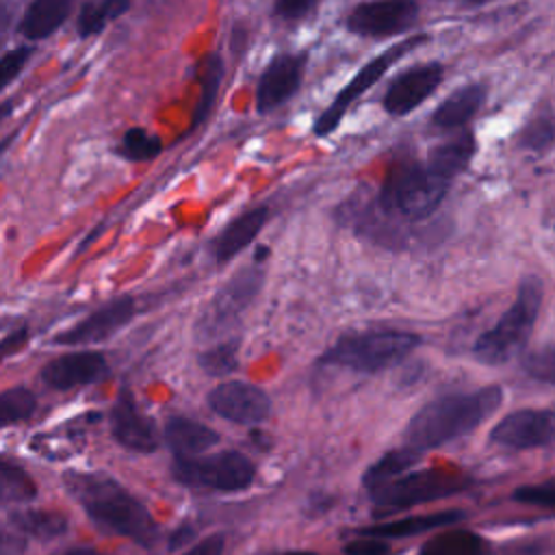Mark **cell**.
<instances>
[{"label":"cell","mask_w":555,"mask_h":555,"mask_svg":"<svg viewBox=\"0 0 555 555\" xmlns=\"http://www.w3.org/2000/svg\"><path fill=\"white\" fill-rule=\"evenodd\" d=\"M63 483L102 529L126 535L143 546H150L156 540L158 527L145 505L113 477L104 473L69 470L63 475Z\"/></svg>","instance_id":"cell-1"},{"label":"cell","mask_w":555,"mask_h":555,"mask_svg":"<svg viewBox=\"0 0 555 555\" xmlns=\"http://www.w3.org/2000/svg\"><path fill=\"white\" fill-rule=\"evenodd\" d=\"M503 401L499 386H483L473 392L447 395L423 405L405 427L410 447L425 451L455 440L479 427Z\"/></svg>","instance_id":"cell-2"},{"label":"cell","mask_w":555,"mask_h":555,"mask_svg":"<svg viewBox=\"0 0 555 555\" xmlns=\"http://www.w3.org/2000/svg\"><path fill=\"white\" fill-rule=\"evenodd\" d=\"M449 186L425 163L399 160L382 182L377 206L388 217L418 221L438 210Z\"/></svg>","instance_id":"cell-3"},{"label":"cell","mask_w":555,"mask_h":555,"mask_svg":"<svg viewBox=\"0 0 555 555\" xmlns=\"http://www.w3.org/2000/svg\"><path fill=\"white\" fill-rule=\"evenodd\" d=\"M544 288L535 275H529L520 282L516 299L501 314V319L486 330L473 347V353L483 364H503L514 358L527 345L540 306H542Z\"/></svg>","instance_id":"cell-4"},{"label":"cell","mask_w":555,"mask_h":555,"mask_svg":"<svg viewBox=\"0 0 555 555\" xmlns=\"http://www.w3.org/2000/svg\"><path fill=\"white\" fill-rule=\"evenodd\" d=\"M421 345V336L403 330H366L340 336L321 364L343 366L356 373H379L405 360Z\"/></svg>","instance_id":"cell-5"},{"label":"cell","mask_w":555,"mask_h":555,"mask_svg":"<svg viewBox=\"0 0 555 555\" xmlns=\"http://www.w3.org/2000/svg\"><path fill=\"white\" fill-rule=\"evenodd\" d=\"M264 269L258 264L236 271L199 312L193 334L197 340H215L238 325L245 310L251 306L262 288Z\"/></svg>","instance_id":"cell-6"},{"label":"cell","mask_w":555,"mask_h":555,"mask_svg":"<svg viewBox=\"0 0 555 555\" xmlns=\"http://www.w3.org/2000/svg\"><path fill=\"white\" fill-rule=\"evenodd\" d=\"M171 475L178 483L189 488L236 492L254 481V464L238 451H219L199 457H176Z\"/></svg>","instance_id":"cell-7"},{"label":"cell","mask_w":555,"mask_h":555,"mask_svg":"<svg viewBox=\"0 0 555 555\" xmlns=\"http://www.w3.org/2000/svg\"><path fill=\"white\" fill-rule=\"evenodd\" d=\"M423 41H427V35H414L410 39H403L395 46H390L388 50H384L382 54H377L375 59H371L362 69H358V74L351 78V82L347 87H343L338 91V95L334 98V102L314 119L312 124V132L314 137H330L343 121V117L347 115V111L356 104V100L369 91L375 82L382 80V76L408 52H412L414 48H418Z\"/></svg>","instance_id":"cell-8"},{"label":"cell","mask_w":555,"mask_h":555,"mask_svg":"<svg viewBox=\"0 0 555 555\" xmlns=\"http://www.w3.org/2000/svg\"><path fill=\"white\" fill-rule=\"evenodd\" d=\"M466 477L444 468H425L401 475L375 490H371V499L382 509H401L416 503H425L431 499L449 496L462 488H466Z\"/></svg>","instance_id":"cell-9"},{"label":"cell","mask_w":555,"mask_h":555,"mask_svg":"<svg viewBox=\"0 0 555 555\" xmlns=\"http://www.w3.org/2000/svg\"><path fill=\"white\" fill-rule=\"evenodd\" d=\"M418 15L416 0H366L349 11L345 24L360 37H395L410 30Z\"/></svg>","instance_id":"cell-10"},{"label":"cell","mask_w":555,"mask_h":555,"mask_svg":"<svg viewBox=\"0 0 555 555\" xmlns=\"http://www.w3.org/2000/svg\"><path fill=\"white\" fill-rule=\"evenodd\" d=\"M490 440L507 449H551L555 447V412L516 410L492 427Z\"/></svg>","instance_id":"cell-11"},{"label":"cell","mask_w":555,"mask_h":555,"mask_svg":"<svg viewBox=\"0 0 555 555\" xmlns=\"http://www.w3.org/2000/svg\"><path fill=\"white\" fill-rule=\"evenodd\" d=\"M134 312H137V306L130 295L115 297V299L106 301L104 306H100L98 310H93L91 314H87L76 325L56 334L54 343L74 347V345H95V343L108 340L124 325L130 323Z\"/></svg>","instance_id":"cell-12"},{"label":"cell","mask_w":555,"mask_h":555,"mask_svg":"<svg viewBox=\"0 0 555 555\" xmlns=\"http://www.w3.org/2000/svg\"><path fill=\"white\" fill-rule=\"evenodd\" d=\"M208 405L215 414L241 425L262 423L271 412V401L267 392L241 379L217 384L208 392Z\"/></svg>","instance_id":"cell-13"},{"label":"cell","mask_w":555,"mask_h":555,"mask_svg":"<svg viewBox=\"0 0 555 555\" xmlns=\"http://www.w3.org/2000/svg\"><path fill=\"white\" fill-rule=\"evenodd\" d=\"M306 52L278 54L264 67L256 87V111L267 115L288 102L301 87L306 72Z\"/></svg>","instance_id":"cell-14"},{"label":"cell","mask_w":555,"mask_h":555,"mask_svg":"<svg viewBox=\"0 0 555 555\" xmlns=\"http://www.w3.org/2000/svg\"><path fill=\"white\" fill-rule=\"evenodd\" d=\"M444 67L436 61L401 72L384 93L382 106L392 117H403L421 106L442 82Z\"/></svg>","instance_id":"cell-15"},{"label":"cell","mask_w":555,"mask_h":555,"mask_svg":"<svg viewBox=\"0 0 555 555\" xmlns=\"http://www.w3.org/2000/svg\"><path fill=\"white\" fill-rule=\"evenodd\" d=\"M108 373L106 358L100 351H74L50 360L41 369V379L56 390L93 384Z\"/></svg>","instance_id":"cell-16"},{"label":"cell","mask_w":555,"mask_h":555,"mask_svg":"<svg viewBox=\"0 0 555 555\" xmlns=\"http://www.w3.org/2000/svg\"><path fill=\"white\" fill-rule=\"evenodd\" d=\"M111 429L115 440L130 451L150 453L158 447V434L152 421L137 408L128 390L119 392L111 410Z\"/></svg>","instance_id":"cell-17"},{"label":"cell","mask_w":555,"mask_h":555,"mask_svg":"<svg viewBox=\"0 0 555 555\" xmlns=\"http://www.w3.org/2000/svg\"><path fill=\"white\" fill-rule=\"evenodd\" d=\"M269 217H271L269 206H256L234 217L210 243L215 262L223 264V262H230L234 256H238L260 234Z\"/></svg>","instance_id":"cell-18"},{"label":"cell","mask_w":555,"mask_h":555,"mask_svg":"<svg viewBox=\"0 0 555 555\" xmlns=\"http://www.w3.org/2000/svg\"><path fill=\"white\" fill-rule=\"evenodd\" d=\"M477 152V141L470 130H462L451 139L438 143L429 150L425 165L438 176L442 182L451 184L460 173H464Z\"/></svg>","instance_id":"cell-19"},{"label":"cell","mask_w":555,"mask_h":555,"mask_svg":"<svg viewBox=\"0 0 555 555\" xmlns=\"http://www.w3.org/2000/svg\"><path fill=\"white\" fill-rule=\"evenodd\" d=\"M483 100H486V87L481 82L464 85L436 106L431 115V124L440 130L462 128L477 115Z\"/></svg>","instance_id":"cell-20"},{"label":"cell","mask_w":555,"mask_h":555,"mask_svg":"<svg viewBox=\"0 0 555 555\" xmlns=\"http://www.w3.org/2000/svg\"><path fill=\"white\" fill-rule=\"evenodd\" d=\"M74 0H30L17 30L28 41H41L56 33L69 17Z\"/></svg>","instance_id":"cell-21"},{"label":"cell","mask_w":555,"mask_h":555,"mask_svg":"<svg viewBox=\"0 0 555 555\" xmlns=\"http://www.w3.org/2000/svg\"><path fill=\"white\" fill-rule=\"evenodd\" d=\"M165 440L178 457H191L215 447L219 442V434L199 421L171 416L165 423Z\"/></svg>","instance_id":"cell-22"},{"label":"cell","mask_w":555,"mask_h":555,"mask_svg":"<svg viewBox=\"0 0 555 555\" xmlns=\"http://www.w3.org/2000/svg\"><path fill=\"white\" fill-rule=\"evenodd\" d=\"M464 514L462 512H438V514H425V516H410V518H399V520H388V522H379V525H371V527H362L356 533L358 535H366V538H410L416 533H425L431 529H438L442 525H451L455 520H460Z\"/></svg>","instance_id":"cell-23"},{"label":"cell","mask_w":555,"mask_h":555,"mask_svg":"<svg viewBox=\"0 0 555 555\" xmlns=\"http://www.w3.org/2000/svg\"><path fill=\"white\" fill-rule=\"evenodd\" d=\"M9 525L20 533L39 540H52L67 531V518L59 512L46 509H15L9 514Z\"/></svg>","instance_id":"cell-24"},{"label":"cell","mask_w":555,"mask_h":555,"mask_svg":"<svg viewBox=\"0 0 555 555\" xmlns=\"http://www.w3.org/2000/svg\"><path fill=\"white\" fill-rule=\"evenodd\" d=\"M202 80H199V98H197V104H195V111H193V117H191V124H189V130H195L199 128L212 113V106L217 102V93H219V87H221V78H223V61L219 54H208L204 61H202Z\"/></svg>","instance_id":"cell-25"},{"label":"cell","mask_w":555,"mask_h":555,"mask_svg":"<svg viewBox=\"0 0 555 555\" xmlns=\"http://www.w3.org/2000/svg\"><path fill=\"white\" fill-rule=\"evenodd\" d=\"M421 451L414 449V447H408V449H395V451H388L386 455H382L375 464L369 466V470L362 475V483L371 490L401 477L410 466L416 464Z\"/></svg>","instance_id":"cell-26"},{"label":"cell","mask_w":555,"mask_h":555,"mask_svg":"<svg viewBox=\"0 0 555 555\" xmlns=\"http://www.w3.org/2000/svg\"><path fill=\"white\" fill-rule=\"evenodd\" d=\"M483 540L466 529H451L436 533L421 544L416 555H481Z\"/></svg>","instance_id":"cell-27"},{"label":"cell","mask_w":555,"mask_h":555,"mask_svg":"<svg viewBox=\"0 0 555 555\" xmlns=\"http://www.w3.org/2000/svg\"><path fill=\"white\" fill-rule=\"evenodd\" d=\"M130 0H91L87 2L76 20V30L80 37H93L106 28L108 22L124 15Z\"/></svg>","instance_id":"cell-28"},{"label":"cell","mask_w":555,"mask_h":555,"mask_svg":"<svg viewBox=\"0 0 555 555\" xmlns=\"http://www.w3.org/2000/svg\"><path fill=\"white\" fill-rule=\"evenodd\" d=\"M518 145L533 154H546L555 145V111L548 104L535 111V115L522 126Z\"/></svg>","instance_id":"cell-29"},{"label":"cell","mask_w":555,"mask_h":555,"mask_svg":"<svg viewBox=\"0 0 555 555\" xmlns=\"http://www.w3.org/2000/svg\"><path fill=\"white\" fill-rule=\"evenodd\" d=\"M37 494L35 481L13 462L0 464V496L4 503H28Z\"/></svg>","instance_id":"cell-30"},{"label":"cell","mask_w":555,"mask_h":555,"mask_svg":"<svg viewBox=\"0 0 555 555\" xmlns=\"http://www.w3.org/2000/svg\"><path fill=\"white\" fill-rule=\"evenodd\" d=\"M160 139L145 128H130L119 141L117 154L130 163H147L160 154Z\"/></svg>","instance_id":"cell-31"},{"label":"cell","mask_w":555,"mask_h":555,"mask_svg":"<svg viewBox=\"0 0 555 555\" xmlns=\"http://www.w3.org/2000/svg\"><path fill=\"white\" fill-rule=\"evenodd\" d=\"M197 364L204 373L223 377L238 366V340H221L197 356Z\"/></svg>","instance_id":"cell-32"},{"label":"cell","mask_w":555,"mask_h":555,"mask_svg":"<svg viewBox=\"0 0 555 555\" xmlns=\"http://www.w3.org/2000/svg\"><path fill=\"white\" fill-rule=\"evenodd\" d=\"M37 408V399L28 388H9L0 395V421L2 425H11L28 418Z\"/></svg>","instance_id":"cell-33"},{"label":"cell","mask_w":555,"mask_h":555,"mask_svg":"<svg viewBox=\"0 0 555 555\" xmlns=\"http://www.w3.org/2000/svg\"><path fill=\"white\" fill-rule=\"evenodd\" d=\"M522 371L533 379L555 384V345L533 349L522 356Z\"/></svg>","instance_id":"cell-34"},{"label":"cell","mask_w":555,"mask_h":555,"mask_svg":"<svg viewBox=\"0 0 555 555\" xmlns=\"http://www.w3.org/2000/svg\"><path fill=\"white\" fill-rule=\"evenodd\" d=\"M514 499L527 505H542V507H555V477L540 481V483H527L520 486L514 492Z\"/></svg>","instance_id":"cell-35"},{"label":"cell","mask_w":555,"mask_h":555,"mask_svg":"<svg viewBox=\"0 0 555 555\" xmlns=\"http://www.w3.org/2000/svg\"><path fill=\"white\" fill-rule=\"evenodd\" d=\"M30 54H33V46H17V48L2 54V59H0L2 87H9L17 78V74L26 67Z\"/></svg>","instance_id":"cell-36"},{"label":"cell","mask_w":555,"mask_h":555,"mask_svg":"<svg viewBox=\"0 0 555 555\" xmlns=\"http://www.w3.org/2000/svg\"><path fill=\"white\" fill-rule=\"evenodd\" d=\"M314 4H317V0H275L273 11L280 20L297 22V20L306 17L314 9Z\"/></svg>","instance_id":"cell-37"},{"label":"cell","mask_w":555,"mask_h":555,"mask_svg":"<svg viewBox=\"0 0 555 555\" xmlns=\"http://www.w3.org/2000/svg\"><path fill=\"white\" fill-rule=\"evenodd\" d=\"M345 555H390V546L379 538L358 535L356 540L345 544Z\"/></svg>","instance_id":"cell-38"},{"label":"cell","mask_w":555,"mask_h":555,"mask_svg":"<svg viewBox=\"0 0 555 555\" xmlns=\"http://www.w3.org/2000/svg\"><path fill=\"white\" fill-rule=\"evenodd\" d=\"M223 546H225V540L223 535H208L204 538L202 542H197L195 546H191L186 553L182 555H221L223 553Z\"/></svg>","instance_id":"cell-39"},{"label":"cell","mask_w":555,"mask_h":555,"mask_svg":"<svg viewBox=\"0 0 555 555\" xmlns=\"http://www.w3.org/2000/svg\"><path fill=\"white\" fill-rule=\"evenodd\" d=\"M24 338H26V330H20V332L9 334V336L2 340V353L9 356L13 349H17V347L24 343Z\"/></svg>","instance_id":"cell-40"},{"label":"cell","mask_w":555,"mask_h":555,"mask_svg":"<svg viewBox=\"0 0 555 555\" xmlns=\"http://www.w3.org/2000/svg\"><path fill=\"white\" fill-rule=\"evenodd\" d=\"M193 529L191 527H180L178 531H173V535H171V540H169V548L173 551V548H180L182 544H186L191 538H193Z\"/></svg>","instance_id":"cell-41"},{"label":"cell","mask_w":555,"mask_h":555,"mask_svg":"<svg viewBox=\"0 0 555 555\" xmlns=\"http://www.w3.org/2000/svg\"><path fill=\"white\" fill-rule=\"evenodd\" d=\"M63 555H102V553H98L93 548H72V551L63 553Z\"/></svg>","instance_id":"cell-42"},{"label":"cell","mask_w":555,"mask_h":555,"mask_svg":"<svg viewBox=\"0 0 555 555\" xmlns=\"http://www.w3.org/2000/svg\"><path fill=\"white\" fill-rule=\"evenodd\" d=\"M457 4H464V7H479V4H486V2H492V0H453Z\"/></svg>","instance_id":"cell-43"},{"label":"cell","mask_w":555,"mask_h":555,"mask_svg":"<svg viewBox=\"0 0 555 555\" xmlns=\"http://www.w3.org/2000/svg\"><path fill=\"white\" fill-rule=\"evenodd\" d=\"M280 555H314L310 551H288V553H280Z\"/></svg>","instance_id":"cell-44"}]
</instances>
